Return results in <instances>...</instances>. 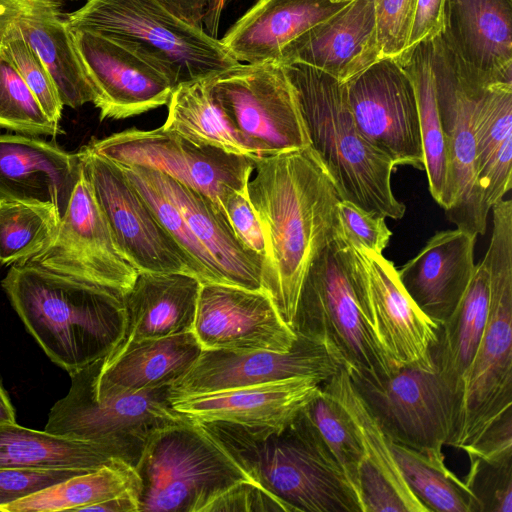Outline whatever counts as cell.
Wrapping results in <instances>:
<instances>
[{
  "label": "cell",
  "mask_w": 512,
  "mask_h": 512,
  "mask_svg": "<svg viewBox=\"0 0 512 512\" xmlns=\"http://www.w3.org/2000/svg\"><path fill=\"white\" fill-rule=\"evenodd\" d=\"M463 451L468 457L485 460L512 457V407L493 421L480 437Z\"/></svg>",
  "instance_id": "obj_49"
},
{
  "label": "cell",
  "mask_w": 512,
  "mask_h": 512,
  "mask_svg": "<svg viewBox=\"0 0 512 512\" xmlns=\"http://www.w3.org/2000/svg\"><path fill=\"white\" fill-rule=\"evenodd\" d=\"M71 32L103 33L125 44L173 82L216 76L240 62L221 40L172 13L160 0H87L65 13Z\"/></svg>",
  "instance_id": "obj_6"
},
{
  "label": "cell",
  "mask_w": 512,
  "mask_h": 512,
  "mask_svg": "<svg viewBox=\"0 0 512 512\" xmlns=\"http://www.w3.org/2000/svg\"><path fill=\"white\" fill-rule=\"evenodd\" d=\"M82 164L54 142L26 134H0V201L53 206L65 214Z\"/></svg>",
  "instance_id": "obj_22"
},
{
  "label": "cell",
  "mask_w": 512,
  "mask_h": 512,
  "mask_svg": "<svg viewBox=\"0 0 512 512\" xmlns=\"http://www.w3.org/2000/svg\"><path fill=\"white\" fill-rule=\"evenodd\" d=\"M283 65L298 95L310 147L340 199L374 215L401 219L406 207L392 191L395 165L359 132L348 106L345 83L306 65Z\"/></svg>",
  "instance_id": "obj_4"
},
{
  "label": "cell",
  "mask_w": 512,
  "mask_h": 512,
  "mask_svg": "<svg viewBox=\"0 0 512 512\" xmlns=\"http://www.w3.org/2000/svg\"><path fill=\"white\" fill-rule=\"evenodd\" d=\"M476 237L458 228L439 231L397 269L409 297L437 325L453 313L472 279Z\"/></svg>",
  "instance_id": "obj_26"
},
{
  "label": "cell",
  "mask_w": 512,
  "mask_h": 512,
  "mask_svg": "<svg viewBox=\"0 0 512 512\" xmlns=\"http://www.w3.org/2000/svg\"><path fill=\"white\" fill-rule=\"evenodd\" d=\"M202 349L289 351L297 340L262 290L201 284L192 330Z\"/></svg>",
  "instance_id": "obj_20"
},
{
  "label": "cell",
  "mask_w": 512,
  "mask_h": 512,
  "mask_svg": "<svg viewBox=\"0 0 512 512\" xmlns=\"http://www.w3.org/2000/svg\"><path fill=\"white\" fill-rule=\"evenodd\" d=\"M488 313V274L480 262L475 266L472 279L456 309L438 325L436 341L430 352L435 371L451 401V427L486 327Z\"/></svg>",
  "instance_id": "obj_32"
},
{
  "label": "cell",
  "mask_w": 512,
  "mask_h": 512,
  "mask_svg": "<svg viewBox=\"0 0 512 512\" xmlns=\"http://www.w3.org/2000/svg\"><path fill=\"white\" fill-rule=\"evenodd\" d=\"M61 0H0V26L14 24L50 72L64 106L93 102L94 94L68 29Z\"/></svg>",
  "instance_id": "obj_28"
},
{
  "label": "cell",
  "mask_w": 512,
  "mask_h": 512,
  "mask_svg": "<svg viewBox=\"0 0 512 512\" xmlns=\"http://www.w3.org/2000/svg\"><path fill=\"white\" fill-rule=\"evenodd\" d=\"M438 108L446 142L447 219L475 235H484L488 212L477 177L473 111L483 87L491 82L471 71L442 35L431 41Z\"/></svg>",
  "instance_id": "obj_10"
},
{
  "label": "cell",
  "mask_w": 512,
  "mask_h": 512,
  "mask_svg": "<svg viewBox=\"0 0 512 512\" xmlns=\"http://www.w3.org/2000/svg\"><path fill=\"white\" fill-rule=\"evenodd\" d=\"M83 511L140 512L139 492L128 490L116 497L88 506Z\"/></svg>",
  "instance_id": "obj_51"
},
{
  "label": "cell",
  "mask_w": 512,
  "mask_h": 512,
  "mask_svg": "<svg viewBox=\"0 0 512 512\" xmlns=\"http://www.w3.org/2000/svg\"><path fill=\"white\" fill-rule=\"evenodd\" d=\"M204 511L290 512L282 501L251 480L236 483L211 502Z\"/></svg>",
  "instance_id": "obj_47"
},
{
  "label": "cell",
  "mask_w": 512,
  "mask_h": 512,
  "mask_svg": "<svg viewBox=\"0 0 512 512\" xmlns=\"http://www.w3.org/2000/svg\"><path fill=\"white\" fill-rule=\"evenodd\" d=\"M254 173L247 193L265 243L262 291L291 327L309 267L340 235L341 199L311 147L256 158Z\"/></svg>",
  "instance_id": "obj_1"
},
{
  "label": "cell",
  "mask_w": 512,
  "mask_h": 512,
  "mask_svg": "<svg viewBox=\"0 0 512 512\" xmlns=\"http://www.w3.org/2000/svg\"><path fill=\"white\" fill-rule=\"evenodd\" d=\"M469 460L463 481L473 499V512H512V457Z\"/></svg>",
  "instance_id": "obj_43"
},
{
  "label": "cell",
  "mask_w": 512,
  "mask_h": 512,
  "mask_svg": "<svg viewBox=\"0 0 512 512\" xmlns=\"http://www.w3.org/2000/svg\"><path fill=\"white\" fill-rule=\"evenodd\" d=\"M0 56L19 72L45 114L59 124L64 105L57 86L45 64L12 23L0 26Z\"/></svg>",
  "instance_id": "obj_42"
},
{
  "label": "cell",
  "mask_w": 512,
  "mask_h": 512,
  "mask_svg": "<svg viewBox=\"0 0 512 512\" xmlns=\"http://www.w3.org/2000/svg\"><path fill=\"white\" fill-rule=\"evenodd\" d=\"M345 370L390 441L428 456L444 457L452 406L435 369L403 366L380 378Z\"/></svg>",
  "instance_id": "obj_13"
},
{
  "label": "cell",
  "mask_w": 512,
  "mask_h": 512,
  "mask_svg": "<svg viewBox=\"0 0 512 512\" xmlns=\"http://www.w3.org/2000/svg\"><path fill=\"white\" fill-rule=\"evenodd\" d=\"M201 282L187 273L138 272L124 294L129 341L160 338L193 330Z\"/></svg>",
  "instance_id": "obj_31"
},
{
  "label": "cell",
  "mask_w": 512,
  "mask_h": 512,
  "mask_svg": "<svg viewBox=\"0 0 512 512\" xmlns=\"http://www.w3.org/2000/svg\"><path fill=\"white\" fill-rule=\"evenodd\" d=\"M140 488L135 467L117 459L23 497L5 506L2 512L83 511L128 490L140 495Z\"/></svg>",
  "instance_id": "obj_36"
},
{
  "label": "cell",
  "mask_w": 512,
  "mask_h": 512,
  "mask_svg": "<svg viewBox=\"0 0 512 512\" xmlns=\"http://www.w3.org/2000/svg\"><path fill=\"white\" fill-rule=\"evenodd\" d=\"M25 263L123 295L138 274L117 246L83 167L54 239Z\"/></svg>",
  "instance_id": "obj_15"
},
{
  "label": "cell",
  "mask_w": 512,
  "mask_h": 512,
  "mask_svg": "<svg viewBox=\"0 0 512 512\" xmlns=\"http://www.w3.org/2000/svg\"><path fill=\"white\" fill-rule=\"evenodd\" d=\"M473 132L477 177L489 213L512 187V83L483 87L474 106Z\"/></svg>",
  "instance_id": "obj_33"
},
{
  "label": "cell",
  "mask_w": 512,
  "mask_h": 512,
  "mask_svg": "<svg viewBox=\"0 0 512 512\" xmlns=\"http://www.w3.org/2000/svg\"><path fill=\"white\" fill-rule=\"evenodd\" d=\"M444 6L445 0H417L415 18L405 60L416 46L432 41L443 33Z\"/></svg>",
  "instance_id": "obj_50"
},
{
  "label": "cell",
  "mask_w": 512,
  "mask_h": 512,
  "mask_svg": "<svg viewBox=\"0 0 512 512\" xmlns=\"http://www.w3.org/2000/svg\"><path fill=\"white\" fill-rule=\"evenodd\" d=\"M202 347L193 331L129 341L82 370L96 398L170 386L195 363Z\"/></svg>",
  "instance_id": "obj_21"
},
{
  "label": "cell",
  "mask_w": 512,
  "mask_h": 512,
  "mask_svg": "<svg viewBox=\"0 0 512 512\" xmlns=\"http://www.w3.org/2000/svg\"><path fill=\"white\" fill-rule=\"evenodd\" d=\"M150 176L181 213L203 250L213 283L262 290V256L247 248L227 216L206 195L146 167Z\"/></svg>",
  "instance_id": "obj_23"
},
{
  "label": "cell",
  "mask_w": 512,
  "mask_h": 512,
  "mask_svg": "<svg viewBox=\"0 0 512 512\" xmlns=\"http://www.w3.org/2000/svg\"><path fill=\"white\" fill-rule=\"evenodd\" d=\"M213 77L178 85L167 103L168 114L162 127L199 144L258 158L223 108Z\"/></svg>",
  "instance_id": "obj_35"
},
{
  "label": "cell",
  "mask_w": 512,
  "mask_h": 512,
  "mask_svg": "<svg viewBox=\"0 0 512 512\" xmlns=\"http://www.w3.org/2000/svg\"><path fill=\"white\" fill-rule=\"evenodd\" d=\"M347 3L256 0L229 28L221 42L240 63L278 61L287 46L331 18Z\"/></svg>",
  "instance_id": "obj_30"
},
{
  "label": "cell",
  "mask_w": 512,
  "mask_h": 512,
  "mask_svg": "<svg viewBox=\"0 0 512 512\" xmlns=\"http://www.w3.org/2000/svg\"><path fill=\"white\" fill-rule=\"evenodd\" d=\"M380 59L402 63L407 54L417 0H373Z\"/></svg>",
  "instance_id": "obj_44"
},
{
  "label": "cell",
  "mask_w": 512,
  "mask_h": 512,
  "mask_svg": "<svg viewBox=\"0 0 512 512\" xmlns=\"http://www.w3.org/2000/svg\"><path fill=\"white\" fill-rule=\"evenodd\" d=\"M379 60L373 0H352L287 46L278 62L306 65L346 83Z\"/></svg>",
  "instance_id": "obj_24"
},
{
  "label": "cell",
  "mask_w": 512,
  "mask_h": 512,
  "mask_svg": "<svg viewBox=\"0 0 512 512\" xmlns=\"http://www.w3.org/2000/svg\"><path fill=\"white\" fill-rule=\"evenodd\" d=\"M398 63V62H397ZM400 65L415 90L424 157V171L431 196L444 209L447 204L448 159L436 94L431 41L415 47Z\"/></svg>",
  "instance_id": "obj_37"
},
{
  "label": "cell",
  "mask_w": 512,
  "mask_h": 512,
  "mask_svg": "<svg viewBox=\"0 0 512 512\" xmlns=\"http://www.w3.org/2000/svg\"><path fill=\"white\" fill-rule=\"evenodd\" d=\"M0 128L32 136H57L58 123L43 111L11 63L0 56Z\"/></svg>",
  "instance_id": "obj_41"
},
{
  "label": "cell",
  "mask_w": 512,
  "mask_h": 512,
  "mask_svg": "<svg viewBox=\"0 0 512 512\" xmlns=\"http://www.w3.org/2000/svg\"><path fill=\"white\" fill-rule=\"evenodd\" d=\"M198 423L290 512H363L344 472L300 412L280 428Z\"/></svg>",
  "instance_id": "obj_3"
},
{
  "label": "cell",
  "mask_w": 512,
  "mask_h": 512,
  "mask_svg": "<svg viewBox=\"0 0 512 512\" xmlns=\"http://www.w3.org/2000/svg\"><path fill=\"white\" fill-rule=\"evenodd\" d=\"M360 268L358 252L339 235L309 267L291 327L322 343L344 368L386 377L398 367L377 345L360 311Z\"/></svg>",
  "instance_id": "obj_7"
},
{
  "label": "cell",
  "mask_w": 512,
  "mask_h": 512,
  "mask_svg": "<svg viewBox=\"0 0 512 512\" xmlns=\"http://www.w3.org/2000/svg\"><path fill=\"white\" fill-rule=\"evenodd\" d=\"M61 1H64V0H61ZM69 1H74V0H69Z\"/></svg>",
  "instance_id": "obj_54"
},
{
  "label": "cell",
  "mask_w": 512,
  "mask_h": 512,
  "mask_svg": "<svg viewBox=\"0 0 512 512\" xmlns=\"http://www.w3.org/2000/svg\"><path fill=\"white\" fill-rule=\"evenodd\" d=\"M357 252L361 259L358 303L377 345L395 367L435 369L430 352L438 325L409 297L393 262L383 254Z\"/></svg>",
  "instance_id": "obj_17"
},
{
  "label": "cell",
  "mask_w": 512,
  "mask_h": 512,
  "mask_svg": "<svg viewBox=\"0 0 512 512\" xmlns=\"http://www.w3.org/2000/svg\"><path fill=\"white\" fill-rule=\"evenodd\" d=\"M224 210L242 243L263 258L265 252L263 232L247 191L232 193L224 204Z\"/></svg>",
  "instance_id": "obj_48"
},
{
  "label": "cell",
  "mask_w": 512,
  "mask_h": 512,
  "mask_svg": "<svg viewBox=\"0 0 512 512\" xmlns=\"http://www.w3.org/2000/svg\"><path fill=\"white\" fill-rule=\"evenodd\" d=\"M136 472L140 511L200 512L241 481H254L200 423L185 419L157 430Z\"/></svg>",
  "instance_id": "obj_8"
},
{
  "label": "cell",
  "mask_w": 512,
  "mask_h": 512,
  "mask_svg": "<svg viewBox=\"0 0 512 512\" xmlns=\"http://www.w3.org/2000/svg\"><path fill=\"white\" fill-rule=\"evenodd\" d=\"M321 391L311 377L250 385L186 396L171 401L179 414L196 422L223 421L280 428L291 423Z\"/></svg>",
  "instance_id": "obj_27"
},
{
  "label": "cell",
  "mask_w": 512,
  "mask_h": 512,
  "mask_svg": "<svg viewBox=\"0 0 512 512\" xmlns=\"http://www.w3.org/2000/svg\"><path fill=\"white\" fill-rule=\"evenodd\" d=\"M493 228L481 261L488 274L489 313L446 445L465 450L512 407V201L492 208Z\"/></svg>",
  "instance_id": "obj_5"
},
{
  "label": "cell",
  "mask_w": 512,
  "mask_h": 512,
  "mask_svg": "<svg viewBox=\"0 0 512 512\" xmlns=\"http://www.w3.org/2000/svg\"><path fill=\"white\" fill-rule=\"evenodd\" d=\"M341 366L322 343L300 335L286 352L203 349L192 367L169 386V399L293 377H311L322 383Z\"/></svg>",
  "instance_id": "obj_18"
},
{
  "label": "cell",
  "mask_w": 512,
  "mask_h": 512,
  "mask_svg": "<svg viewBox=\"0 0 512 512\" xmlns=\"http://www.w3.org/2000/svg\"><path fill=\"white\" fill-rule=\"evenodd\" d=\"M78 154L114 240L137 272L194 276L189 258L120 167L87 146Z\"/></svg>",
  "instance_id": "obj_14"
},
{
  "label": "cell",
  "mask_w": 512,
  "mask_h": 512,
  "mask_svg": "<svg viewBox=\"0 0 512 512\" xmlns=\"http://www.w3.org/2000/svg\"><path fill=\"white\" fill-rule=\"evenodd\" d=\"M16 423L14 408L0 380V424Z\"/></svg>",
  "instance_id": "obj_52"
},
{
  "label": "cell",
  "mask_w": 512,
  "mask_h": 512,
  "mask_svg": "<svg viewBox=\"0 0 512 512\" xmlns=\"http://www.w3.org/2000/svg\"><path fill=\"white\" fill-rule=\"evenodd\" d=\"M329 1H331L333 3H347V2H350L352 0H329Z\"/></svg>",
  "instance_id": "obj_53"
},
{
  "label": "cell",
  "mask_w": 512,
  "mask_h": 512,
  "mask_svg": "<svg viewBox=\"0 0 512 512\" xmlns=\"http://www.w3.org/2000/svg\"><path fill=\"white\" fill-rule=\"evenodd\" d=\"M346 411L360 439L359 497L363 512H427L405 482L389 440L353 387L343 366L321 383Z\"/></svg>",
  "instance_id": "obj_25"
},
{
  "label": "cell",
  "mask_w": 512,
  "mask_h": 512,
  "mask_svg": "<svg viewBox=\"0 0 512 512\" xmlns=\"http://www.w3.org/2000/svg\"><path fill=\"white\" fill-rule=\"evenodd\" d=\"M389 445L405 482L427 512H473L468 488L446 467L444 457L428 456L390 440Z\"/></svg>",
  "instance_id": "obj_38"
},
{
  "label": "cell",
  "mask_w": 512,
  "mask_h": 512,
  "mask_svg": "<svg viewBox=\"0 0 512 512\" xmlns=\"http://www.w3.org/2000/svg\"><path fill=\"white\" fill-rule=\"evenodd\" d=\"M1 285L27 331L69 375L106 357L124 337L123 294L31 263L12 265Z\"/></svg>",
  "instance_id": "obj_2"
},
{
  "label": "cell",
  "mask_w": 512,
  "mask_h": 512,
  "mask_svg": "<svg viewBox=\"0 0 512 512\" xmlns=\"http://www.w3.org/2000/svg\"><path fill=\"white\" fill-rule=\"evenodd\" d=\"M86 146L115 163L157 170L206 195L225 215L227 198L247 191L255 169L256 158L193 142L162 126L126 129L93 139Z\"/></svg>",
  "instance_id": "obj_11"
},
{
  "label": "cell",
  "mask_w": 512,
  "mask_h": 512,
  "mask_svg": "<svg viewBox=\"0 0 512 512\" xmlns=\"http://www.w3.org/2000/svg\"><path fill=\"white\" fill-rule=\"evenodd\" d=\"M85 472L89 471L0 468V512L23 497Z\"/></svg>",
  "instance_id": "obj_46"
},
{
  "label": "cell",
  "mask_w": 512,
  "mask_h": 512,
  "mask_svg": "<svg viewBox=\"0 0 512 512\" xmlns=\"http://www.w3.org/2000/svg\"><path fill=\"white\" fill-rule=\"evenodd\" d=\"M441 35L471 71L512 83V0H445Z\"/></svg>",
  "instance_id": "obj_29"
},
{
  "label": "cell",
  "mask_w": 512,
  "mask_h": 512,
  "mask_svg": "<svg viewBox=\"0 0 512 512\" xmlns=\"http://www.w3.org/2000/svg\"><path fill=\"white\" fill-rule=\"evenodd\" d=\"M60 216L50 205L0 201V265L25 263L54 239Z\"/></svg>",
  "instance_id": "obj_39"
},
{
  "label": "cell",
  "mask_w": 512,
  "mask_h": 512,
  "mask_svg": "<svg viewBox=\"0 0 512 512\" xmlns=\"http://www.w3.org/2000/svg\"><path fill=\"white\" fill-rule=\"evenodd\" d=\"M337 215L340 235L353 249L383 254L392 236L386 218L347 200L339 201Z\"/></svg>",
  "instance_id": "obj_45"
},
{
  "label": "cell",
  "mask_w": 512,
  "mask_h": 512,
  "mask_svg": "<svg viewBox=\"0 0 512 512\" xmlns=\"http://www.w3.org/2000/svg\"><path fill=\"white\" fill-rule=\"evenodd\" d=\"M348 106L362 136L396 166L424 170L418 107L402 65L381 59L345 83Z\"/></svg>",
  "instance_id": "obj_16"
},
{
  "label": "cell",
  "mask_w": 512,
  "mask_h": 512,
  "mask_svg": "<svg viewBox=\"0 0 512 512\" xmlns=\"http://www.w3.org/2000/svg\"><path fill=\"white\" fill-rule=\"evenodd\" d=\"M300 414L315 429L360 501L359 468L363 450L355 426L344 408L321 386V391L302 408Z\"/></svg>",
  "instance_id": "obj_40"
},
{
  "label": "cell",
  "mask_w": 512,
  "mask_h": 512,
  "mask_svg": "<svg viewBox=\"0 0 512 512\" xmlns=\"http://www.w3.org/2000/svg\"><path fill=\"white\" fill-rule=\"evenodd\" d=\"M70 378L44 430L106 445L133 467L157 430L187 419L172 408L169 386L96 398L82 369Z\"/></svg>",
  "instance_id": "obj_9"
},
{
  "label": "cell",
  "mask_w": 512,
  "mask_h": 512,
  "mask_svg": "<svg viewBox=\"0 0 512 512\" xmlns=\"http://www.w3.org/2000/svg\"><path fill=\"white\" fill-rule=\"evenodd\" d=\"M213 86L258 158L310 147L298 95L282 63H239L214 76Z\"/></svg>",
  "instance_id": "obj_12"
},
{
  "label": "cell",
  "mask_w": 512,
  "mask_h": 512,
  "mask_svg": "<svg viewBox=\"0 0 512 512\" xmlns=\"http://www.w3.org/2000/svg\"><path fill=\"white\" fill-rule=\"evenodd\" d=\"M117 459L121 458L110 447L97 442L37 431L17 423L0 424V468L93 471Z\"/></svg>",
  "instance_id": "obj_34"
},
{
  "label": "cell",
  "mask_w": 512,
  "mask_h": 512,
  "mask_svg": "<svg viewBox=\"0 0 512 512\" xmlns=\"http://www.w3.org/2000/svg\"><path fill=\"white\" fill-rule=\"evenodd\" d=\"M72 33L100 120L126 119L167 105L175 86L159 67L103 33Z\"/></svg>",
  "instance_id": "obj_19"
}]
</instances>
